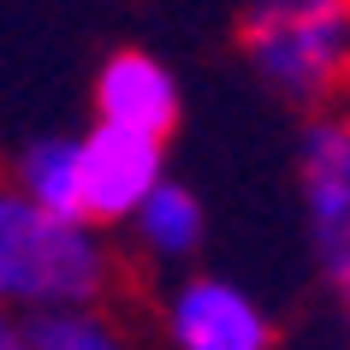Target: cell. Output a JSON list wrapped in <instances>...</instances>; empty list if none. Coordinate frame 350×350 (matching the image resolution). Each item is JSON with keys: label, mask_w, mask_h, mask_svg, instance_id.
Masks as SVG:
<instances>
[{"label": "cell", "mask_w": 350, "mask_h": 350, "mask_svg": "<svg viewBox=\"0 0 350 350\" xmlns=\"http://www.w3.org/2000/svg\"><path fill=\"white\" fill-rule=\"evenodd\" d=\"M166 350H279V327L250 285L226 273H178L161 297Z\"/></svg>", "instance_id": "cell-4"}, {"label": "cell", "mask_w": 350, "mask_h": 350, "mask_svg": "<svg viewBox=\"0 0 350 350\" xmlns=\"http://www.w3.org/2000/svg\"><path fill=\"white\" fill-rule=\"evenodd\" d=\"M238 54L285 107H327L350 90V0H243Z\"/></svg>", "instance_id": "cell-2"}, {"label": "cell", "mask_w": 350, "mask_h": 350, "mask_svg": "<svg viewBox=\"0 0 350 350\" xmlns=\"http://www.w3.org/2000/svg\"><path fill=\"white\" fill-rule=\"evenodd\" d=\"M125 232H131V250H137L148 267H185V261H196V250H202V238H208L202 196L190 185H178V178H161V185L137 202V214L125 220Z\"/></svg>", "instance_id": "cell-7"}, {"label": "cell", "mask_w": 350, "mask_h": 350, "mask_svg": "<svg viewBox=\"0 0 350 350\" xmlns=\"http://www.w3.org/2000/svg\"><path fill=\"white\" fill-rule=\"evenodd\" d=\"M297 196L309 226L314 267L345 285L350 279V90L314 107L297 137Z\"/></svg>", "instance_id": "cell-3"}, {"label": "cell", "mask_w": 350, "mask_h": 350, "mask_svg": "<svg viewBox=\"0 0 350 350\" xmlns=\"http://www.w3.org/2000/svg\"><path fill=\"white\" fill-rule=\"evenodd\" d=\"M24 321H30V345L36 350H137V338L107 314V303L42 309V314H24Z\"/></svg>", "instance_id": "cell-9"}, {"label": "cell", "mask_w": 350, "mask_h": 350, "mask_svg": "<svg viewBox=\"0 0 350 350\" xmlns=\"http://www.w3.org/2000/svg\"><path fill=\"white\" fill-rule=\"evenodd\" d=\"M338 350H350V279L338 285Z\"/></svg>", "instance_id": "cell-11"}, {"label": "cell", "mask_w": 350, "mask_h": 350, "mask_svg": "<svg viewBox=\"0 0 350 350\" xmlns=\"http://www.w3.org/2000/svg\"><path fill=\"white\" fill-rule=\"evenodd\" d=\"M77 166H83V220L113 232L166 178V143L95 119L90 131H77Z\"/></svg>", "instance_id": "cell-5"}, {"label": "cell", "mask_w": 350, "mask_h": 350, "mask_svg": "<svg viewBox=\"0 0 350 350\" xmlns=\"http://www.w3.org/2000/svg\"><path fill=\"white\" fill-rule=\"evenodd\" d=\"M119 291V250L83 214L30 202L0 172V303L18 314L107 303Z\"/></svg>", "instance_id": "cell-1"}, {"label": "cell", "mask_w": 350, "mask_h": 350, "mask_svg": "<svg viewBox=\"0 0 350 350\" xmlns=\"http://www.w3.org/2000/svg\"><path fill=\"white\" fill-rule=\"evenodd\" d=\"M6 178L30 196V202L54 208V214H83V166H77V137L72 131H48L6 161Z\"/></svg>", "instance_id": "cell-8"}, {"label": "cell", "mask_w": 350, "mask_h": 350, "mask_svg": "<svg viewBox=\"0 0 350 350\" xmlns=\"http://www.w3.org/2000/svg\"><path fill=\"white\" fill-rule=\"evenodd\" d=\"M0 350H36L30 345V321L18 309H6V303H0Z\"/></svg>", "instance_id": "cell-10"}, {"label": "cell", "mask_w": 350, "mask_h": 350, "mask_svg": "<svg viewBox=\"0 0 350 350\" xmlns=\"http://www.w3.org/2000/svg\"><path fill=\"white\" fill-rule=\"evenodd\" d=\"M90 101L101 125H125V131H143V137H161V143L172 137L178 113H185L172 66L148 48H119V54L101 59Z\"/></svg>", "instance_id": "cell-6"}]
</instances>
